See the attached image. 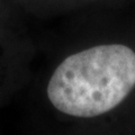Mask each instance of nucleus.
I'll return each instance as SVG.
<instances>
[{
  "label": "nucleus",
  "instance_id": "f257e3e1",
  "mask_svg": "<svg viewBox=\"0 0 135 135\" xmlns=\"http://www.w3.org/2000/svg\"><path fill=\"white\" fill-rule=\"evenodd\" d=\"M134 87V51L98 45L68 56L51 77L47 96L57 110L89 118L114 109Z\"/></svg>",
  "mask_w": 135,
  "mask_h": 135
}]
</instances>
